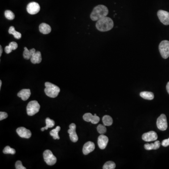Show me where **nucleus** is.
<instances>
[{
	"instance_id": "dca6fc26",
	"label": "nucleus",
	"mask_w": 169,
	"mask_h": 169,
	"mask_svg": "<svg viewBox=\"0 0 169 169\" xmlns=\"http://www.w3.org/2000/svg\"><path fill=\"white\" fill-rule=\"evenodd\" d=\"M31 93L30 90L29 89H24L20 91L19 93L17 94V96L19 97H20L22 100L23 101H26L29 99Z\"/></svg>"
},
{
	"instance_id": "6e6552de",
	"label": "nucleus",
	"mask_w": 169,
	"mask_h": 169,
	"mask_svg": "<svg viewBox=\"0 0 169 169\" xmlns=\"http://www.w3.org/2000/svg\"><path fill=\"white\" fill-rule=\"evenodd\" d=\"M157 16L160 21L164 25H169V12L163 10L157 12Z\"/></svg>"
},
{
	"instance_id": "a211bd4d",
	"label": "nucleus",
	"mask_w": 169,
	"mask_h": 169,
	"mask_svg": "<svg viewBox=\"0 0 169 169\" xmlns=\"http://www.w3.org/2000/svg\"><path fill=\"white\" fill-rule=\"evenodd\" d=\"M42 60V57L41 52L37 51L33 55V56L31 58V62L33 63H41Z\"/></svg>"
},
{
	"instance_id": "6ab92c4d",
	"label": "nucleus",
	"mask_w": 169,
	"mask_h": 169,
	"mask_svg": "<svg viewBox=\"0 0 169 169\" xmlns=\"http://www.w3.org/2000/svg\"><path fill=\"white\" fill-rule=\"evenodd\" d=\"M161 143L159 140L155 141V142L151 144H146L144 145V148L145 150H156L160 148Z\"/></svg>"
},
{
	"instance_id": "4468645a",
	"label": "nucleus",
	"mask_w": 169,
	"mask_h": 169,
	"mask_svg": "<svg viewBox=\"0 0 169 169\" xmlns=\"http://www.w3.org/2000/svg\"><path fill=\"white\" fill-rule=\"evenodd\" d=\"M109 142V139L104 134H101L98 138V145L101 150H104L107 147Z\"/></svg>"
},
{
	"instance_id": "393cba45",
	"label": "nucleus",
	"mask_w": 169,
	"mask_h": 169,
	"mask_svg": "<svg viewBox=\"0 0 169 169\" xmlns=\"http://www.w3.org/2000/svg\"><path fill=\"white\" fill-rule=\"evenodd\" d=\"M60 130L61 127L59 126H57L55 129L51 130L50 131V135L53 137V139L54 140H59L60 139V137L58 135V132Z\"/></svg>"
},
{
	"instance_id": "aec40b11",
	"label": "nucleus",
	"mask_w": 169,
	"mask_h": 169,
	"mask_svg": "<svg viewBox=\"0 0 169 169\" xmlns=\"http://www.w3.org/2000/svg\"><path fill=\"white\" fill-rule=\"evenodd\" d=\"M24 51L23 52V57L24 58L27 60L31 59L33 55L36 52V50L34 49H32L30 50H28V49L26 47H24Z\"/></svg>"
},
{
	"instance_id": "cd10ccee",
	"label": "nucleus",
	"mask_w": 169,
	"mask_h": 169,
	"mask_svg": "<svg viewBox=\"0 0 169 169\" xmlns=\"http://www.w3.org/2000/svg\"><path fill=\"white\" fill-rule=\"evenodd\" d=\"M3 153L5 154H11V155H14L16 153V150L14 148H11V147L8 146L4 148L3 150Z\"/></svg>"
},
{
	"instance_id": "f03ea898",
	"label": "nucleus",
	"mask_w": 169,
	"mask_h": 169,
	"mask_svg": "<svg viewBox=\"0 0 169 169\" xmlns=\"http://www.w3.org/2000/svg\"><path fill=\"white\" fill-rule=\"evenodd\" d=\"M114 22L110 17H105L97 21L96 27L101 31H109L112 29Z\"/></svg>"
},
{
	"instance_id": "5701e85b",
	"label": "nucleus",
	"mask_w": 169,
	"mask_h": 169,
	"mask_svg": "<svg viewBox=\"0 0 169 169\" xmlns=\"http://www.w3.org/2000/svg\"><path fill=\"white\" fill-rule=\"evenodd\" d=\"M46 126L45 127L41 128V131H44L45 130H47L49 128H52L55 125V122L53 120L47 118L46 119Z\"/></svg>"
},
{
	"instance_id": "0eeeda50",
	"label": "nucleus",
	"mask_w": 169,
	"mask_h": 169,
	"mask_svg": "<svg viewBox=\"0 0 169 169\" xmlns=\"http://www.w3.org/2000/svg\"><path fill=\"white\" fill-rule=\"evenodd\" d=\"M157 127L159 130L161 131H165L168 127V124L166 116L164 114H162L160 117L157 118L156 122Z\"/></svg>"
},
{
	"instance_id": "7c9ffc66",
	"label": "nucleus",
	"mask_w": 169,
	"mask_h": 169,
	"mask_svg": "<svg viewBox=\"0 0 169 169\" xmlns=\"http://www.w3.org/2000/svg\"><path fill=\"white\" fill-rule=\"evenodd\" d=\"M15 167L16 169H26L25 167L23 166L22 163L20 161H17L16 162Z\"/></svg>"
},
{
	"instance_id": "7ed1b4c3",
	"label": "nucleus",
	"mask_w": 169,
	"mask_h": 169,
	"mask_svg": "<svg viewBox=\"0 0 169 169\" xmlns=\"http://www.w3.org/2000/svg\"><path fill=\"white\" fill-rule=\"evenodd\" d=\"M45 86L46 87L44 89L45 93L47 96L53 98L57 96L60 91L59 87L49 82L45 83Z\"/></svg>"
},
{
	"instance_id": "412c9836",
	"label": "nucleus",
	"mask_w": 169,
	"mask_h": 169,
	"mask_svg": "<svg viewBox=\"0 0 169 169\" xmlns=\"http://www.w3.org/2000/svg\"><path fill=\"white\" fill-rule=\"evenodd\" d=\"M18 47L17 43L14 41H12L9 43V46H6L5 47V52L7 54H9L12 52V50H16Z\"/></svg>"
},
{
	"instance_id": "c9c22d12",
	"label": "nucleus",
	"mask_w": 169,
	"mask_h": 169,
	"mask_svg": "<svg viewBox=\"0 0 169 169\" xmlns=\"http://www.w3.org/2000/svg\"><path fill=\"white\" fill-rule=\"evenodd\" d=\"M1 85H2V81L1 80H0V89L1 88Z\"/></svg>"
},
{
	"instance_id": "f3484780",
	"label": "nucleus",
	"mask_w": 169,
	"mask_h": 169,
	"mask_svg": "<svg viewBox=\"0 0 169 169\" xmlns=\"http://www.w3.org/2000/svg\"><path fill=\"white\" fill-rule=\"evenodd\" d=\"M39 30L43 34H47L51 32V28L48 24L43 23L39 25Z\"/></svg>"
},
{
	"instance_id": "2f4dec72",
	"label": "nucleus",
	"mask_w": 169,
	"mask_h": 169,
	"mask_svg": "<svg viewBox=\"0 0 169 169\" xmlns=\"http://www.w3.org/2000/svg\"><path fill=\"white\" fill-rule=\"evenodd\" d=\"M8 115L6 112H0V120L1 121L3 119L7 118Z\"/></svg>"
},
{
	"instance_id": "a878e982",
	"label": "nucleus",
	"mask_w": 169,
	"mask_h": 169,
	"mask_svg": "<svg viewBox=\"0 0 169 169\" xmlns=\"http://www.w3.org/2000/svg\"><path fill=\"white\" fill-rule=\"evenodd\" d=\"M102 122L105 126H110L112 125L113 119L109 115H105L102 118Z\"/></svg>"
},
{
	"instance_id": "b1692460",
	"label": "nucleus",
	"mask_w": 169,
	"mask_h": 169,
	"mask_svg": "<svg viewBox=\"0 0 169 169\" xmlns=\"http://www.w3.org/2000/svg\"><path fill=\"white\" fill-rule=\"evenodd\" d=\"M9 34L13 35L15 38H16L17 39H19L22 37V34L21 33L16 31L14 27L13 26H11L9 27Z\"/></svg>"
},
{
	"instance_id": "9d476101",
	"label": "nucleus",
	"mask_w": 169,
	"mask_h": 169,
	"mask_svg": "<svg viewBox=\"0 0 169 169\" xmlns=\"http://www.w3.org/2000/svg\"><path fill=\"white\" fill-rule=\"evenodd\" d=\"M83 118L84 120L86 122H91L93 124H96L100 121V118L96 115V114H94L93 115L91 113H87L84 114Z\"/></svg>"
},
{
	"instance_id": "4be33fe9",
	"label": "nucleus",
	"mask_w": 169,
	"mask_h": 169,
	"mask_svg": "<svg viewBox=\"0 0 169 169\" xmlns=\"http://www.w3.org/2000/svg\"><path fill=\"white\" fill-rule=\"evenodd\" d=\"M140 96L142 98L146 100H152L154 98V94L151 92L144 91L141 92L140 93Z\"/></svg>"
},
{
	"instance_id": "1a4fd4ad",
	"label": "nucleus",
	"mask_w": 169,
	"mask_h": 169,
	"mask_svg": "<svg viewBox=\"0 0 169 169\" xmlns=\"http://www.w3.org/2000/svg\"><path fill=\"white\" fill-rule=\"evenodd\" d=\"M27 11L31 15L37 14L40 11V6L36 2H31L27 6Z\"/></svg>"
},
{
	"instance_id": "c85d7f7f",
	"label": "nucleus",
	"mask_w": 169,
	"mask_h": 169,
	"mask_svg": "<svg viewBox=\"0 0 169 169\" xmlns=\"http://www.w3.org/2000/svg\"><path fill=\"white\" fill-rule=\"evenodd\" d=\"M5 17L7 19L12 20L15 19V14L13 12L9 10H7L4 12Z\"/></svg>"
},
{
	"instance_id": "20e7f679",
	"label": "nucleus",
	"mask_w": 169,
	"mask_h": 169,
	"mask_svg": "<svg viewBox=\"0 0 169 169\" xmlns=\"http://www.w3.org/2000/svg\"><path fill=\"white\" fill-rule=\"evenodd\" d=\"M40 105L36 101H31L28 104L26 110L28 115L32 116L39 112Z\"/></svg>"
},
{
	"instance_id": "bb28decb",
	"label": "nucleus",
	"mask_w": 169,
	"mask_h": 169,
	"mask_svg": "<svg viewBox=\"0 0 169 169\" xmlns=\"http://www.w3.org/2000/svg\"><path fill=\"white\" fill-rule=\"evenodd\" d=\"M116 168V164L112 161L107 162L103 166L104 169H114Z\"/></svg>"
},
{
	"instance_id": "f704fd0d",
	"label": "nucleus",
	"mask_w": 169,
	"mask_h": 169,
	"mask_svg": "<svg viewBox=\"0 0 169 169\" xmlns=\"http://www.w3.org/2000/svg\"><path fill=\"white\" fill-rule=\"evenodd\" d=\"M166 89L168 94H169V82H168V83L167 84Z\"/></svg>"
},
{
	"instance_id": "f257e3e1",
	"label": "nucleus",
	"mask_w": 169,
	"mask_h": 169,
	"mask_svg": "<svg viewBox=\"0 0 169 169\" xmlns=\"http://www.w3.org/2000/svg\"><path fill=\"white\" fill-rule=\"evenodd\" d=\"M109 13L107 7L104 5H99L94 7L90 15L91 19L93 21H98L103 17H107Z\"/></svg>"
},
{
	"instance_id": "39448f33",
	"label": "nucleus",
	"mask_w": 169,
	"mask_h": 169,
	"mask_svg": "<svg viewBox=\"0 0 169 169\" xmlns=\"http://www.w3.org/2000/svg\"><path fill=\"white\" fill-rule=\"evenodd\" d=\"M159 50L163 58H168L169 57V41L165 40L160 42Z\"/></svg>"
},
{
	"instance_id": "f8f14e48",
	"label": "nucleus",
	"mask_w": 169,
	"mask_h": 169,
	"mask_svg": "<svg viewBox=\"0 0 169 169\" xmlns=\"http://www.w3.org/2000/svg\"><path fill=\"white\" fill-rule=\"evenodd\" d=\"M69 129L68 131L69 134V138L73 142H76L78 140V136L76 132V126L75 124H71L69 126Z\"/></svg>"
},
{
	"instance_id": "2eb2a0df",
	"label": "nucleus",
	"mask_w": 169,
	"mask_h": 169,
	"mask_svg": "<svg viewBox=\"0 0 169 169\" xmlns=\"http://www.w3.org/2000/svg\"><path fill=\"white\" fill-rule=\"evenodd\" d=\"M95 149V145L92 142H88L84 144L83 148V153L85 155H87Z\"/></svg>"
},
{
	"instance_id": "473e14b6",
	"label": "nucleus",
	"mask_w": 169,
	"mask_h": 169,
	"mask_svg": "<svg viewBox=\"0 0 169 169\" xmlns=\"http://www.w3.org/2000/svg\"><path fill=\"white\" fill-rule=\"evenodd\" d=\"M162 145L164 147H168L169 146V138L165 139L163 140L162 142Z\"/></svg>"
},
{
	"instance_id": "c756f323",
	"label": "nucleus",
	"mask_w": 169,
	"mask_h": 169,
	"mask_svg": "<svg viewBox=\"0 0 169 169\" xmlns=\"http://www.w3.org/2000/svg\"><path fill=\"white\" fill-rule=\"evenodd\" d=\"M97 130L98 132L101 134H104L107 131L106 128L105 126H103L101 124L98 126L97 127Z\"/></svg>"
},
{
	"instance_id": "ddd939ff",
	"label": "nucleus",
	"mask_w": 169,
	"mask_h": 169,
	"mask_svg": "<svg viewBox=\"0 0 169 169\" xmlns=\"http://www.w3.org/2000/svg\"><path fill=\"white\" fill-rule=\"evenodd\" d=\"M16 131L18 135L21 138L29 139L31 136V132L24 127H19Z\"/></svg>"
},
{
	"instance_id": "423d86ee",
	"label": "nucleus",
	"mask_w": 169,
	"mask_h": 169,
	"mask_svg": "<svg viewBox=\"0 0 169 169\" xmlns=\"http://www.w3.org/2000/svg\"><path fill=\"white\" fill-rule=\"evenodd\" d=\"M43 157L46 164L50 166L54 165L57 161L56 157L49 150L45 151L43 153Z\"/></svg>"
},
{
	"instance_id": "9b49d317",
	"label": "nucleus",
	"mask_w": 169,
	"mask_h": 169,
	"mask_svg": "<svg viewBox=\"0 0 169 169\" xmlns=\"http://www.w3.org/2000/svg\"><path fill=\"white\" fill-rule=\"evenodd\" d=\"M158 138L157 134L154 131H150L144 133L142 136V139L145 142H150L156 140Z\"/></svg>"
},
{
	"instance_id": "72a5a7b5",
	"label": "nucleus",
	"mask_w": 169,
	"mask_h": 169,
	"mask_svg": "<svg viewBox=\"0 0 169 169\" xmlns=\"http://www.w3.org/2000/svg\"><path fill=\"white\" fill-rule=\"evenodd\" d=\"M2 53H3V48H2V46L1 45L0 46V56H1Z\"/></svg>"
}]
</instances>
